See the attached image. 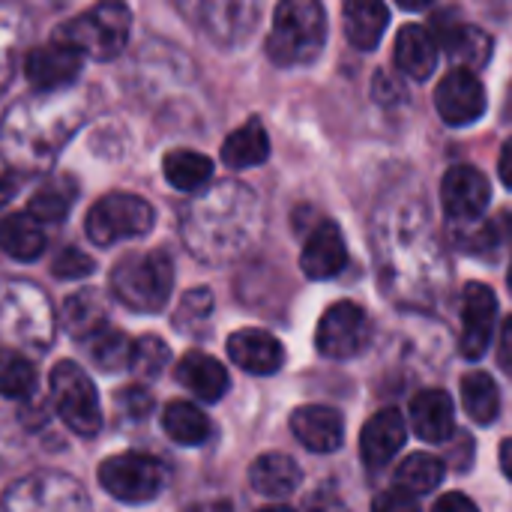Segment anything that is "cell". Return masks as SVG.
Instances as JSON below:
<instances>
[{"instance_id": "6da1fadb", "label": "cell", "mask_w": 512, "mask_h": 512, "mask_svg": "<svg viewBox=\"0 0 512 512\" xmlns=\"http://www.w3.org/2000/svg\"><path fill=\"white\" fill-rule=\"evenodd\" d=\"M258 216L261 210L252 189L240 183H222L186 213V243L195 249V255L228 258L225 237L231 252H240L255 237Z\"/></svg>"}, {"instance_id": "7a4b0ae2", "label": "cell", "mask_w": 512, "mask_h": 512, "mask_svg": "<svg viewBox=\"0 0 512 512\" xmlns=\"http://www.w3.org/2000/svg\"><path fill=\"white\" fill-rule=\"evenodd\" d=\"M327 42V12L315 0H285L276 6L267 54L279 66L312 63Z\"/></svg>"}, {"instance_id": "3957f363", "label": "cell", "mask_w": 512, "mask_h": 512, "mask_svg": "<svg viewBox=\"0 0 512 512\" xmlns=\"http://www.w3.org/2000/svg\"><path fill=\"white\" fill-rule=\"evenodd\" d=\"M174 288V264L165 252H132L123 255L111 273V291L135 312H159Z\"/></svg>"}, {"instance_id": "277c9868", "label": "cell", "mask_w": 512, "mask_h": 512, "mask_svg": "<svg viewBox=\"0 0 512 512\" xmlns=\"http://www.w3.org/2000/svg\"><path fill=\"white\" fill-rule=\"evenodd\" d=\"M129 9L123 3H99L81 15H75L69 24L60 27L57 39L75 45L84 57L93 60H111L123 51L129 39Z\"/></svg>"}, {"instance_id": "5b68a950", "label": "cell", "mask_w": 512, "mask_h": 512, "mask_svg": "<svg viewBox=\"0 0 512 512\" xmlns=\"http://www.w3.org/2000/svg\"><path fill=\"white\" fill-rule=\"evenodd\" d=\"M51 402H54L60 420L75 435L93 438L102 429V411H99L96 387L78 363L63 360L51 369Z\"/></svg>"}, {"instance_id": "8992f818", "label": "cell", "mask_w": 512, "mask_h": 512, "mask_svg": "<svg viewBox=\"0 0 512 512\" xmlns=\"http://www.w3.org/2000/svg\"><path fill=\"white\" fill-rule=\"evenodd\" d=\"M153 222H156V213L144 198L132 192H111L90 207L84 231L96 246H111L117 240L150 234Z\"/></svg>"}, {"instance_id": "52a82bcc", "label": "cell", "mask_w": 512, "mask_h": 512, "mask_svg": "<svg viewBox=\"0 0 512 512\" xmlns=\"http://www.w3.org/2000/svg\"><path fill=\"white\" fill-rule=\"evenodd\" d=\"M99 486L123 504H147L165 486V468L147 453H120L99 465Z\"/></svg>"}, {"instance_id": "ba28073f", "label": "cell", "mask_w": 512, "mask_h": 512, "mask_svg": "<svg viewBox=\"0 0 512 512\" xmlns=\"http://www.w3.org/2000/svg\"><path fill=\"white\" fill-rule=\"evenodd\" d=\"M369 339V321H366V312L351 303V300H342V303H333L321 321H318V333H315V345L324 357L330 360H351L363 351Z\"/></svg>"}, {"instance_id": "9c48e42d", "label": "cell", "mask_w": 512, "mask_h": 512, "mask_svg": "<svg viewBox=\"0 0 512 512\" xmlns=\"http://www.w3.org/2000/svg\"><path fill=\"white\" fill-rule=\"evenodd\" d=\"M435 108L441 114L444 123L450 126H471L477 123L486 108H489V96L483 81L474 72L465 69H453L441 78L438 90H435Z\"/></svg>"}, {"instance_id": "30bf717a", "label": "cell", "mask_w": 512, "mask_h": 512, "mask_svg": "<svg viewBox=\"0 0 512 512\" xmlns=\"http://www.w3.org/2000/svg\"><path fill=\"white\" fill-rule=\"evenodd\" d=\"M489 201H492V186H489L483 171H477L471 165H456V168H450L444 174V180H441V204H444V213L453 222H459V225L480 222Z\"/></svg>"}, {"instance_id": "8fae6325", "label": "cell", "mask_w": 512, "mask_h": 512, "mask_svg": "<svg viewBox=\"0 0 512 512\" xmlns=\"http://www.w3.org/2000/svg\"><path fill=\"white\" fill-rule=\"evenodd\" d=\"M495 318H498L495 291L483 282H468L462 294V342H459L465 360H480L489 351V342L495 336Z\"/></svg>"}, {"instance_id": "7c38bea8", "label": "cell", "mask_w": 512, "mask_h": 512, "mask_svg": "<svg viewBox=\"0 0 512 512\" xmlns=\"http://www.w3.org/2000/svg\"><path fill=\"white\" fill-rule=\"evenodd\" d=\"M84 66V54L63 42V39H54L42 48H33L24 60V75L33 87L39 90H60L66 84H72L78 78Z\"/></svg>"}, {"instance_id": "4fadbf2b", "label": "cell", "mask_w": 512, "mask_h": 512, "mask_svg": "<svg viewBox=\"0 0 512 512\" xmlns=\"http://www.w3.org/2000/svg\"><path fill=\"white\" fill-rule=\"evenodd\" d=\"M432 36L441 48H447V57L456 63V69L477 72L489 63L492 57V36L468 21H450V18H435Z\"/></svg>"}, {"instance_id": "5bb4252c", "label": "cell", "mask_w": 512, "mask_h": 512, "mask_svg": "<svg viewBox=\"0 0 512 512\" xmlns=\"http://www.w3.org/2000/svg\"><path fill=\"white\" fill-rule=\"evenodd\" d=\"M348 264V246L336 222H321L300 255V267L309 279H333L345 270Z\"/></svg>"}, {"instance_id": "9a60e30c", "label": "cell", "mask_w": 512, "mask_h": 512, "mask_svg": "<svg viewBox=\"0 0 512 512\" xmlns=\"http://www.w3.org/2000/svg\"><path fill=\"white\" fill-rule=\"evenodd\" d=\"M291 432L294 438L312 450V453H333L342 447L345 438V423L342 414L324 405H306L291 414Z\"/></svg>"}, {"instance_id": "2e32d148", "label": "cell", "mask_w": 512, "mask_h": 512, "mask_svg": "<svg viewBox=\"0 0 512 512\" xmlns=\"http://www.w3.org/2000/svg\"><path fill=\"white\" fill-rule=\"evenodd\" d=\"M405 438H408V429H405V420L396 408H384L378 411L375 417H369V423L363 426V435H360V453H363V462L369 468H384L393 462V456L405 447Z\"/></svg>"}, {"instance_id": "e0dca14e", "label": "cell", "mask_w": 512, "mask_h": 512, "mask_svg": "<svg viewBox=\"0 0 512 512\" xmlns=\"http://www.w3.org/2000/svg\"><path fill=\"white\" fill-rule=\"evenodd\" d=\"M228 357L249 375H273L285 363V348L267 330H237L228 339Z\"/></svg>"}, {"instance_id": "ac0fdd59", "label": "cell", "mask_w": 512, "mask_h": 512, "mask_svg": "<svg viewBox=\"0 0 512 512\" xmlns=\"http://www.w3.org/2000/svg\"><path fill=\"white\" fill-rule=\"evenodd\" d=\"M396 66L414 81H426L438 66V42L423 24H405L396 33Z\"/></svg>"}, {"instance_id": "d6986e66", "label": "cell", "mask_w": 512, "mask_h": 512, "mask_svg": "<svg viewBox=\"0 0 512 512\" xmlns=\"http://www.w3.org/2000/svg\"><path fill=\"white\" fill-rule=\"evenodd\" d=\"M411 423L417 438L429 444H441L456 429V411L444 390H423L411 402Z\"/></svg>"}, {"instance_id": "ffe728a7", "label": "cell", "mask_w": 512, "mask_h": 512, "mask_svg": "<svg viewBox=\"0 0 512 512\" xmlns=\"http://www.w3.org/2000/svg\"><path fill=\"white\" fill-rule=\"evenodd\" d=\"M177 381L201 402H219L228 393V372L219 360L201 351H189L177 363Z\"/></svg>"}, {"instance_id": "44dd1931", "label": "cell", "mask_w": 512, "mask_h": 512, "mask_svg": "<svg viewBox=\"0 0 512 512\" xmlns=\"http://www.w3.org/2000/svg\"><path fill=\"white\" fill-rule=\"evenodd\" d=\"M303 480L300 465L285 453H264L249 468V483L264 498H285L291 495Z\"/></svg>"}, {"instance_id": "7402d4cb", "label": "cell", "mask_w": 512, "mask_h": 512, "mask_svg": "<svg viewBox=\"0 0 512 512\" xmlns=\"http://www.w3.org/2000/svg\"><path fill=\"white\" fill-rule=\"evenodd\" d=\"M342 18H345L348 39L360 51H372V48H378V42L390 24V9L378 0H348L342 6Z\"/></svg>"}, {"instance_id": "603a6c76", "label": "cell", "mask_w": 512, "mask_h": 512, "mask_svg": "<svg viewBox=\"0 0 512 512\" xmlns=\"http://www.w3.org/2000/svg\"><path fill=\"white\" fill-rule=\"evenodd\" d=\"M267 156H270V138H267V129L258 120L243 123L222 144V162L228 168H237V171L240 168H255V165L267 162Z\"/></svg>"}, {"instance_id": "cb8c5ba5", "label": "cell", "mask_w": 512, "mask_h": 512, "mask_svg": "<svg viewBox=\"0 0 512 512\" xmlns=\"http://www.w3.org/2000/svg\"><path fill=\"white\" fill-rule=\"evenodd\" d=\"M162 429L165 435L174 441V444H183V447H198L210 438V417L192 405V402H183V399H174L165 405L162 411Z\"/></svg>"}, {"instance_id": "d4e9b609", "label": "cell", "mask_w": 512, "mask_h": 512, "mask_svg": "<svg viewBox=\"0 0 512 512\" xmlns=\"http://www.w3.org/2000/svg\"><path fill=\"white\" fill-rule=\"evenodd\" d=\"M0 249L15 261H36L45 252V231L30 213H15L0 222Z\"/></svg>"}, {"instance_id": "484cf974", "label": "cell", "mask_w": 512, "mask_h": 512, "mask_svg": "<svg viewBox=\"0 0 512 512\" xmlns=\"http://www.w3.org/2000/svg\"><path fill=\"white\" fill-rule=\"evenodd\" d=\"M165 180L180 192H198L213 180V162L195 150H171L162 159Z\"/></svg>"}, {"instance_id": "4316f807", "label": "cell", "mask_w": 512, "mask_h": 512, "mask_svg": "<svg viewBox=\"0 0 512 512\" xmlns=\"http://www.w3.org/2000/svg\"><path fill=\"white\" fill-rule=\"evenodd\" d=\"M462 405L468 417L480 426H489L501 414V390L486 372H471L462 378Z\"/></svg>"}, {"instance_id": "83f0119b", "label": "cell", "mask_w": 512, "mask_h": 512, "mask_svg": "<svg viewBox=\"0 0 512 512\" xmlns=\"http://www.w3.org/2000/svg\"><path fill=\"white\" fill-rule=\"evenodd\" d=\"M396 480H399V489L414 495V498L429 495L444 480V462L438 456H432V453H414L399 465Z\"/></svg>"}, {"instance_id": "f1b7e54d", "label": "cell", "mask_w": 512, "mask_h": 512, "mask_svg": "<svg viewBox=\"0 0 512 512\" xmlns=\"http://www.w3.org/2000/svg\"><path fill=\"white\" fill-rule=\"evenodd\" d=\"M75 201V183L69 177H54L48 180L39 192H33V198L27 201V213L42 225V222H60L66 216V210Z\"/></svg>"}, {"instance_id": "f546056e", "label": "cell", "mask_w": 512, "mask_h": 512, "mask_svg": "<svg viewBox=\"0 0 512 512\" xmlns=\"http://www.w3.org/2000/svg\"><path fill=\"white\" fill-rule=\"evenodd\" d=\"M87 345V354L93 357V363L102 369V372H117V369H129V360H132V342L114 330V327H102L96 330L90 339H84Z\"/></svg>"}, {"instance_id": "4dcf8cb0", "label": "cell", "mask_w": 512, "mask_h": 512, "mask_svg": "<svg viewBox=\"0 0 512 512\" xmlns=\"http://www.w3.org/2000/svg\"><path fill=\"white\" fill-rule=\"evenodd\" d=\"M204 12H207V30L222 42H234V39H243L249 33L240 24H234V18L255 24V15H258V9L249 3H213Z\"/></svg>"}, {"instance_id": "1f68e13d", "label": "cell", "mask_w": 512, "mask_h": 512, "mask_svg": "<svg viewBox=\"0 0 512 512\" xmlns=\"http://www.w3.org/2000/svg\"><path fill=\"white\" fill-rule=\"evenodd\" d=\"M63 324L69 327V333H72L78 342H84V339H90L96 330H102L108 321H105L102 306H99V300H96L93 294H75V297L66 300V306H63Z\"/></svg>"}, {"instance_id": "d6a6232c", "label": "cell", "mask_w": 512, "mask_h": 512, "mask_svg": "<svg viewBox=\"0 0 512 512\" xmlns=\"http://www.w3.org/2000/svg\"><path fill=\"white\" fill-rule=\"evenodd\" d=\"M36 390V369L21 354H0V396L27 399Z\"/></svg>"}, {"instance_id": "836d02e7", "label": "cell", "mask_w": 512, "mask_h": 512, "mask_svg": "<svg viewBox=\"0 0 512 512\" xmlns=\"http://www.w3.org/2000/svg\"><path fill=\"white\" fill-rule=\"evenodd\" d=\"M171 360V351L162 339L156 336H141L138 342H132V360H129V369L132 375L138 378H156Z\"/></svg>"}, {"instance_id": "e575fe53", "label": "cell", "mask_w": 512, "mask_h": 512, "mask_svg": "<svg viewBox=\"0 0 512 512\" xmlns=\"http://www.w3.org/2000/svg\"><path fill=\"white\" fill-rule=\"evenodd\" d=\"M213 312V294L207 288H195L180 300V309L174 315V327L177 330H198Z\"/></svg>"}, {"instance_id": "d590c367", "label": "cell", "mask_w": 512, "mask_h": 512, "mask_svg": "<svg viewBox=\"0 0 512 512\" xmlns=\"http://www.w3.org/2000/svg\"><path fill=\"white\" fill-rule=\"evenodd\" d=\"M96 270V264H93V258L90 255H84L81 249H63L57 258H54V264H51V273L57 276V279H84V276H90Z\"/></svg>"}, {"instance_id": "8d00e7d4", "label": "cell", "mask_w": 512, "mask_h": 512, "mask_svg": "<svg viewBox=\"0 0 512 512\" xmlns=\"http://www.w3.org/2000/svg\"><path fill=\"white\" fill-rule=\"evenodd\" d=\"M117 405L123 408V414H126V417L141 420V417H147V414H150V408H153V396H150L147 390H141V387H129V390H123V393L117 396Z\"/></svg>"}, {"instance_id": "74e56055", "label": "cell", "mask_w": 512, "mask_h": 512, "mask_svg": "<svg viewBox=\"0 0 512 512\" xmlns=\"http://www.w3.org/2000/svg\"><path fill=\"white\" fill-rule=\"evenodd\" d=\"M372 512H420V504L414 495H408L402 489H390V492H381L375 498Z\"/></svg>"}, {"instance_id": "f35d334b", "label": "cell", "mask_w": 512, "mask_h": 512, "mask_svg": "<svg viewBox=\"0 0 512 512\" xmlns=\"http://www.w3.org/2000/svg\"><path fill=\"white\" fill-rule=\"evenodd\" d=\"M432 512H480L477 504L468 498V495H459V492H450V495H441L435 510Z\"/></svg>"}, {"instance_id": "ab89813d", "label": "cell", "mask_w": 512, "mask_h": 512, "mask_svg": "<svg viewBox=\"0 0 512 512\" xmlns=\"http://www.w3.org/2000/svg\"><path fill=\"white\" fill-rule=\"evenodd\" d=\"M498 357H501V366L512 372V318L504 321L501 327V342H498Z\"/></svg>"}, {"instance_id": "60d3db41", "label": "cell", "mask_w": 512, "mask_h": 512, "mask_svg": "<svg viewBox=\"0 0 512 512\" xmlns=\"http://www.w3.org/2000/svg\"><path fill=\"white\" fill-rule=\"evenodd\" d=\"M498 174H501L504 186H507V189H512V138H510V141H504V147H501V159H498Z\"/></svg>"}, {"instance_id": "b9f144b4", "label": "cell", "mask_w": 512, "mask_h": 512, "mask_svg": "<svg viewBox=\"0 0 512 512\" xmlns=\"http://www.w3.org/2000/svg\"><path fill=\"white\" fill-rule=\"evenodd\" d=\"M501 471L507 474V480H512V438L501 444Z\"/></svg>"}, {"instance_id": "7bdbcfd3", "label": "cell", "mask_w": 512, "mask_h": 512, "mask_svg": "<svg viewBox=\"0 0 512 512\" xmlns=\"http://www.w3.org/2000/svg\"><path fill=\"white\" fill-rule=\"evenodd\" d=\"M15 195V180L9 174H0V204H6Z\"/></svg>"}, {"instance_id": "ee69618b", "label": "cell", "mask_w": 512, "mask_h": 512, "mask_svg": "<svg viewBox=\"0 0 512 512\" xmlns=\"http://www.w3.org/2000/svg\"><path fill=\"white\" fill-rule=\"evenodd\" d=\"M261 512H294L291 507H267V510H261Z\"/></svg>"}, {"instance_id": "f6af8a7d", "label": "cell", "mask_w": 512, "mask_h": 512, "mask_svg": "<svg viewBox=\"0 0 512 512\" xmlns=\"http://www.w3.org/2000/svg\"><path fill=\"white\" fill-rule=\"evenodd\" d=\"M510 291H512V267H510Z\"/></svg>"}]
</instances>
